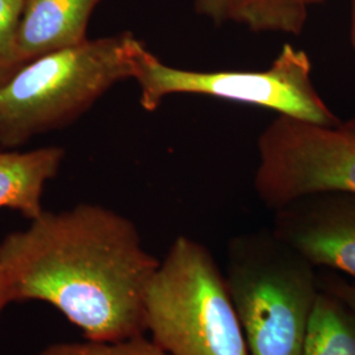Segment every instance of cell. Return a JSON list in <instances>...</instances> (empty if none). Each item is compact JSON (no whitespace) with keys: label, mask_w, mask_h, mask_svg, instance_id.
Segmentation results:
<instances>
[{"label":"cell","mask_w":355,"mask_h":355,"mask_svg":"<svg viewBox=\"0 0 355 355\" xmlns=\"http://www.w3.org/2000/svg\"><path fill=\"white\" fill-rule=\"evenodd\" d=\"M350 41L355 51V0L352 3V13H350Z\"/></svg>","instance_id":"17"},{"label":"cell","mask_w":355,"mask_h":355,"mask_svg":"<svg viewBox=\"0 0 355 355\" xmlns=\"http://www.w3.org/2000/svg\"><path fill=\"white\" fill-rule=\"evenodd\" d=\"M306 17L308 10L293 0H229L228 20L253 32L300 35Z\"/></svg>","instance_id":"11"},{"label":"cell","mask_w":355,"mask_h":355,"mask_svg":"<svg viewBox=\"0 0 355 355\" xmlns=\"http://www.w3.org/2000/svg\"><path fill=\"white\" fill-rule=\"evenodd\" d=\"M62 148L49 146L31 152H0V209L10 208L28 220L44 212L42 193L64 161Z\"/></svg>","instance_id":"9"},{"label":"cell","mask_w":355,"mask_h":355,"mask_svg":"<svg viewBox=\"0 0 355 355\" xmlns=\"http://www.w3.org/2000/svg\"><path fill=\"white\" fill-rule=\"evenodd\" d=\"M40 355H171L154 341L137 336L119 343H54Z\"/></svg>","instance_id":"13"},{"label":"cell","mask_w":355,"mask_h":355,"mask_svg":"<svg viewBox=\"0 0 355 355\" xmlns=\"http://www.w3.org/2000/svg\"><path fill=\"white\" fill-rule=\"evenodd\" d=\"M271 230L316 268L355 280V193L320 192L274 211Z\"/></svg>","instance_id":"7"},{"label":"cell","mask_w":355,"mask_h":355,"mask_svg":"<svg viewBox=\"0 0 355 355\" xmlns=\"http://www.w3.org/2000/svg\"><path fill=\"white\" fill-rule=\"evenodd\" d=\"M141 44L121 32L24 64L0 87V146L16 148L74 123L117 83L133 79Z\"/></svg>","instance_id":"2"},{"label":"cell","mask_w":355,"mask_h":355,"mask_svg":"<svg viewBox=\"0 0 355 355\" xmlns=\"http://www.w3.org/2000/svg\"><path fill=\"white\" fill-rule=\"evenodd\" d=\"M302 355H355V313L320 288Z\"/></svg>","instance_id":"10"},{"label":"cell","mask_w":355,"mask_h":355,"mask_svg":"<svg viewBox=\"0 0 355 355\" xmlns=\"http://www.w3.org/2000/svg\"><path fill=\"white\" fill-rule=\"evenodd\" d=\"M146 331L171 355H250L225 274L187 236L174 240L150 282Z\"/></svg>","instance_id":"4"},{"label":"cell","mask_w":355,"mask_h":355,"mask_svg":"<svg viewBox=\"0 0 355 355\" xmlns=\"http://www.w3.org/2000/svg\"><path fill=\"white\" fill-rule=\"evenodd\" d=\"M12 303L55 306L91 343H119L146 331V295L161 261L137 227L98 204L44 211L0 242Z\"/></svg>","instance_id":"1"},{"label":"cell","mask_w":355,"mask_h":355,"mask_svg":"<svg viewBox=\"0 0 355 355\" xmlns=\"http://www.w3.org/2000/svg\"><path fill=\"white\" fill-rule=\"evenodd\" d=\"M297 6H300V7H303L305 10H308L309 7H312V6H318V4H322V3H325L327 0H293Z\"/></svg>","instance_id":"18"},{"label":"cell","mask_w":355,"mask_h":355,"mask_svg":"<svg viewBox=\"0 0 355 355\" xmlns=\"http://www.w3.org/2000/svg\"><path fill=\"white\" fill-rule=\"evenodd\" d=\"M225 278L250 355H302L318 268L270 230L230 239Z\"/></svg>","instance_id":"3"},{"label":"cell","mask_w":355,"mask_h":355,"mask_svg":"<svg viewBox=\"0 0 355 355\" xmlns=\"http://www.w3.org/2000/svg\"><path fill=\"white\" fill-rule=\"evenodd\" d=\"M341 127L355 135V116H353L352 119H349L347 121H343V123H341Z\"/></svg>","instance_id":"19"},{"label":"cell","mask_w":355,"mask_h":355,"mask_svg":"<svg viewBox=\"0 0 355 355\" xmlns=\"http://www.w3.org/2000/svg\"><path fill=\"white\" fill-rule=\"evenodd\" d=\"M318 284L321 290L340 299L355 313V280L343 278L336 271H325L318 274Z\"/></svg>","instance_id":"14"},{"label":"cell","mask_w":355,"mask_h":355,"mask_svg":"<svg viewBox=\"0 0 355 355\" xmlns=\"http://www.w3.org/2000/svg\"><path fill=\"white\" fill-rule=\"evenodd\" d=\"M103 0H24L19 49L28 64L87 41L89 21Z\"/></svg>","instance_id":"8"},{"label":"cell","mask_w":355,"mask_h":355,"mask_svg":"<svg viewBox=\"0 0 355 355\" xmlns=\"http://www.w3.org/2000/svg\"><path fill=\"white\" fill-rule=\"evenodd\" d=\"M24 0H0V87L26 62L19 49V28Z\"/></svg>","instance_id":"12"},{"label":"cell","mask_w":355,"mask_h":355,"mask_svg":"<svg viewBox=\"0 0 355 355\" xmlns=\"http://www.w3.org/2000/svg\"><path fill=\"white\" fill-rule=\"evenodd\" d=\"M133 80L140 87L141 107L154 112L167 96L200 95L241 103L327 127H340L312 82L309 55L291 44L263 70H186L162 62L141 44L135 54Z\"/></svg>","instance_id":"5"},{"label":"cell","mask_w":355,"mask_h":355,"mask_svg":"<svg viewBox=\"0 0 355 355\" xmlns=\"http://www.w3.org/2000/svg\"><path fill=\"white\" fill-rule=\"evenodd\" d=\"M254 190L277 211L320 192L355 193V135L278 114L258 137Z\"/></svg>","instance_id":"6"},{"label":"cell","mask_w":355,"mask_h":355,"mask_svg":"<svg viewBox=\"0 0 355 355\" xmlns=\"http://www.w3.org/2000/svg\"><path fill=\"white\" fill-rule=\"evenodd\" d=\"M229 0H193L195 12L220 26L228 21Z\"/></svg>","instance_id":"15"},{"label":"cell","mask_w":355,"mask_h":355,"mask_svg":"<svg viewBox=\"0 0 355 355\" xmlns=\"http://www.w3.org/2000/svg\"><path fill=\"white\" fill-rule=\"evenodd\" d=\"M12 303V293H11V284L10 279L7 277L6 268L1 261V254H0V316L4 308L8 304Z\"/></svg>","instance_id":"16"}]
</instances>
